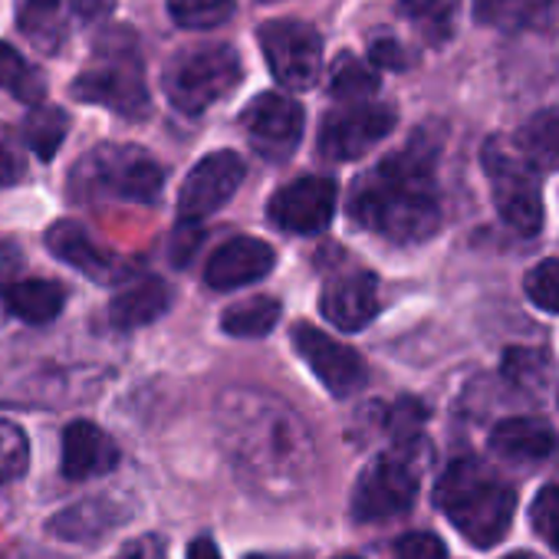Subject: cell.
Segmentation results:
<instances>
[{
    "instance_id": "obj_1",
    "label": "cell",
    "mask_w": 559,
    "mask_h": 559,
    "mask_svg": "<svg viewBox=\"0 0 559 559\" xmlns=\"http://www.w3.org/2000/svg\"><path fill=\"white\" fill-rule=\"evenodd\" d=\"M221 431L237 471L263 493H294L310 471L313 448L304 421L270 395L234 392L221 402Z\"/></svg>"
},
{
    "instance_id": "obj_2",
    "label": "cell",
    "mask_w": 559,
    "mask_h": 559,
    "mask_svg": "<svg viewBox=\"0 0 559 559\" xmlns=\"http://www.w3.org/2000/svg\"><path fill=\"white\" fill-rule=\"evenodd\" d=\"M435 155L438 145L418 132L402 152L389 155L382 165L362 175L349 198L353 221L395 243L428 240L441 224Z\"/></svg>"
},
{
    "instance_id": "obj_3",
    "label": "cell",
    "mask_w": 559,
    "mask_h": 559,
    "mask_svg": "<svg viewBox=\"0 0 559 559\" xmlns=\"http://www.w3.org/2000/svg\"><path fill=\"white\" fill-rule=\"evenodd\" d=\"M435 503L467 543L490 549L507 536L513 523L516 490L487 464L464 457L441 474L435 487Z\"/></svg>"
},
{
    "instance_id": "obj_4",
    "label": "cell",
    "mask_w": 559,
    "mask_h": 559,
    "mask_svg": "<svg viewBox=\"0 0 559 559\" xmlns=\"http://www.w3.org/2000/svg\"><path fill=\"white\" fill-rule=\"evenodd\" d=\"M165 185L162 165L135 145H99L73 171L76 198L155 204Z\"/></svg>"
},
{
    "instance_id": "obj_5",
    "label": "cell",
    "mask_w": 559,
    "mask_h": 559,
    "mask_svg": "<svg viewBox=\"0 0 559 559\" xmlns=\"http://www.w3.org/2000/svg\"><path fill=\"white\" fill-rule=\"evenodd\" d=\"M70 93L80 103L106 106L126 119H145L152 109V99H148L145 70H142L135 40L129 37L126 44H116L106 37L96 47V60L90 63V70H83L73 80Z\"/></svg>"
},
{
    "instance_id": "obj_6",
    "label": "cell",
    "mask_w": 559,
    "mask_h": 559,
    "mask_svg": "<svg viewBox=\"0 0 559 559\" xmlns=\"http://www.w3.org/2000/svg\"><path fill=\"white\" fill-rule=\"evenodd\" d=\"M243 80L240 57L227 44H211L188 50L165 70V93L171 106L185 116H201L214 103L227 99Z\"/></svg>"
},
{
    "instance_id": "obj_7",
    "label": "cell",
    "mask_w": 559,
    "mask_h": 559,
    "mask_svg": "<svg viewBox=\"0 0 559 559\" xmlns=\"http://www.w3.org/2000/svg\"><path fill=\"white\" fill-rule=\"evenodd\" d=\"M484 171L493 188V204L510 230L533 237L543 227V198L536 188L533 168L520 158L516 148H507L503 139L484 145Z\"/></svg>"
},
{
    "instance_id": "obj_8",
    "label": "cell",
    "mask_w": 559,
    "mask_h": 559,
    "mask_svg": "<svg viewBox=\"0 0 559 559\" xmlns=\"http://www.w3.org/2000/svg\"><path fill=\"white\" fill-rule=\"evenodd\" d=\"M418 497V467L412 464L408 451L379 454L356 480L353 490V516L359 523L392 520L412 510Z\"/></svg>"
},
{
    "instance_id": "obj_9",
    "label": "cell",
    "mask_w": 559,
    "mask_h": 559,
    "mask_svg": "<svg viewBox=\"0 0 559 559\" xmlns=\"http://www.w3.org/2000/svg\"><path fill=\"white\" fill-rule=\"evenodd\" d=\"M273 80L287 90H310L323 73V40L304 21H270L257 31Z\"/></svg>"
},
{
    "instance_id": "obj_10",
    "label": "cell",
    "mask_w": 559,
    "mask_h": 559,
    "mask_svg": "<svg viewBox=\"0 0 559 559\" xmlns=\"http://www.w3.org/2000/svg\"><path fill=\"white\" fill-rule=\"evenodd\" d=\"M395 122L399 116L385 103H349L333 109L320 129V155L330 162H353L379 145L395 129Z\"/></svg>"
},
{
    "instance_id": "obj_11",
    "label": "cell",
    "mask_w": 559,
    "mask_h": 559,
    "mask_svg": "<svg viewBox=\"0 0 559 559\" xmlns=\"http://www.w3.org/2000/svg\"><path fill=\"white\" fill-rule=\"evenodd\" d=\"M304 122H307L304 106L294 96H280V93H260L240 112V126L250 145L270 162H284L297 152L304 139Z\"/></svg>"
},
{
    "instance_id": "obj_12",
    "label": "cell",
    "mask_w": 559,
    "mask_h": 559,
    "mask_svg": "<svg viewBox=\"0 0 559 559\" xmlns=\"http://www.w3.org/2000/svg\"><path fill=\"white\" fill-rule=\"evenodd\" d=\"M336 181L323 175H307L280 188L270 198V221L287 234H320L336 214Z\"/></svg>"
},
{
    "instance_id": "obj_13",
    "label": "cell",
    "mask_w": 559,
    "mask_h": 559,
    "mask_svg": "<svg viewBox=\"0 0 559 559\" xmlns=\"http://www.w3.org/2000/svg\"><path fill=\"white\" fill-rule=\"evenodd\" d=\"M294 349L336 399H349L369 382V369L362 356L310 323H300L294 330Z\"/></svg>"
},
{
    "instance_id": "obj_14",
    "label": "cell",
    "mask_w": 559,
    "mask_h": 559,
    "mask_svg": "<svg viewBox=\"0 0 559 559\" xmlns=\"http://www.w3.org/2000/svg\"><path fill=\"white\" fill-rule=\"evenodd\" d=\"M243 181V162L237 152L230 148H221V152H211L204 155L185 178L181 185V194H178V214L185 221H201L214 211H221L234 191L240 188Z\"/></svg>"
},
{
    "instance_id": "obj_15",
    "label": "cell",
    "mask_w": 559,
    "mask_h": 559,
    "mask_svg": "<svg viewBox=\"0 0 559 559\" xmlns=\"http://www.w3.org/2000/svg\"><path fill=\"white\" fill-rule=\"evenodd\" d=\"M273 263H276V253L266 240L234 237L214 250V257L207 260L204 280L214 290H237V287H247V284L263 280L273 270Z\"/></svg>"
},
{
    "instance_id": "obj_16",
    "label": "cell",
    "mask_w": 559,
    "mask_h": 559,
    "mask_svg": "<svg viewBox=\"0 0 559 559\" xmlns=\"http://www.w3.org/2000/svg\"><path fill=\"white\" fill-rule=\"evenodd\" d=\"M47 247L53 257L70 263L73 270L86 273L96 284H116L129 273V266L116 257L96 247V240L76 224V221H60L47 230Z\"/></svg>"
},
{
    "instance_id": "obj_17",
    "label": "cell",
    "mask_w": 559,
    "mask_h": 559,
    "mask_svg": "<svg viewBox=\"0 0 559 559\" xmlns=\"http://www.w3.org/2000/svg\"><path fill=\"white\" fill-rule=\"evenodd\" d=\"M323 317L343 330V333H359L366 330L376 313H379V284L369 273H349L340 276L323 290Z\"/></svg>"
},
{
    "instance_id": "obj_18",
    "label": "cell",
    "mask_w": 559,
    "mask_h": 559,
    "mask_svg": "<svg viewBox=\"0 0 559 559\" xmlns=\"http://www.w3.org/2000/svg\"><path fill=\"white\" fill-rule=\"evenodd\" d=\"M119 464L116 441L99 431L93 421H73L63 431V477L86 480L96 474H109Z\"/></svg>"
},
{
    "instance_id": "obj_19",
    "label": "cell",
    "mask_w": 559,
    "mask_h": 559,
    "mask_svg": "<svg viewBox=\"0 0 559 559\" xmlns=\"http://www.w3.org/2000/svg\"><path fill=\"white\" fill-rule=\"evenodd\" d=\"M559 448L556 431L543 418H503L490 431V451L507 461H546Z\"/></svg>"
},
{
    "instance_id": "obj_20",
    "label": "cell",
    "mask_w": 559,
    "mask_h": 559,
    "mask_svg": "<svg viewBox=\"0 0 559 559\" xmlns=\"http://www.w3.org/2000/svg\"><path fill=\"white\" fill-rule=\"evenodd\" d=\"M559 17V0H474V21L503 34L546 31Z\"/></svg>"
},
{
    "instance_id": "obj_21",
    "label": "cell",
    "mask_w": 559,
    "mask_h": 559,
    "mask_svg": "<svg viewBox=\"0 0 559 559\" xmlns=\"http://www.w3.org/2000/svg\"><path fill=\"white\" fill-rule=\"evenodd\" d=\"M168 307H171V290H168V284H165V280L148 276V280H139V284L129 287L126 294H119V297L109 304L106 317H109V323H112L116 330H139V326L155 323Z\"/></svg>"
},
{
    "instance_id": "obj_22",
    "label": "cell",
    "mask_w": 559,
    "mask_h": 559,
    "mask_svg": "<svg viewBox=\"0 0 559 559\" xmlns=\"http://www.w3.org/2000/svg\"><path fill=\"white\" fill-rule=\"evenodd\" d=\"M122 520H126V510L112 497H93V500L73 503L60 516H53L50 533L60 539H73V543H93L109 526H116Z\"/></svg>"
},
{
    "instance_id": "obj_23",
    "label": "cell",
    "mask_w": 559,
    "mask_h": 559,
    "mask_svg": "<svg viewBox=\"0 0 559 559\" xmlns=\"http://www.w3.org/2000/svg\"><path fill=\"white\" fill-rule=\"evenodd\" d=\"M0 300H4L8 313H14L24 323H50L63 310L67 290L53 284V280H17V284L4 287Z\"/></svg>"
},
{
    "instance_id": "obj_24",
    "label": "cell",
    "mask_w": 559,
    "mask_h": 559,
    "mask_svg": "<svg viewBox=\"0 0 559 559\" xmlns=\"http://www.w3.org/2000/svg\"><path fill=\"white\" fill-rule=\"evenodd\" d=\"M516 152L533 171H559V106L536 112L520 129Z\"/></svg>"
},
{
    "instance_id": "obj_25",
    "label": "cell",
    "mask_w": 559,
    "mask_h": 559,
    "mask_svg": "<svg viewBox=\"0 0 559 559\" xmlns=\"http://www.w3.org/2000/svg\"><path fill=\"white\" fill-rule=\"evenodd\" d=\"M17 27L27 40H34L44 53H57L67 40L63 0H21Z\"/></svg>"
},
{
    "instance_id": "obj_26",
    "label": "cell",
    "mask_w": 559,
    "mask_h": 559,
    "mask_svg": "<svg viewBox=\"0 0 559 559\" xmlns=\"http://www.w3.org/2000/svg\"><path fill=\"white\" fill-rule=\"evenodd\" d=\"M280 320V300L273 297H253L243 304H234L230 310H224L221 317V330L227 336H243V340H257L266 336Z\"/></svg>"
},
{
    "instance_id": "obj_27",
    "label": "cell",
    "mask_w": 559,
    "mask_h": 559,
    "mask_svg": "<svg viewBox=\"0 0 559 559\" xmlns=\"http://www.w3.org/2000/svg\"><path fill=\"white\" fill-rule=\"evenodd\" d=\"M379 90L376 67L362 63L356 53H340L330 70V93L340 103H366Z\"/></svg>"
},
{
    "instance_id": "obj_28",
    "label": "cell",
    "mask_w": 559,
    "mask_h": 559,
    "mask_svg": "<svg viewBox=\"0 0 559 559\" xmlns=\"http://www.w3.org/2000/svg\"><path fill=\"white\" fill-rule=\"evenodd\" d=\"M67 132H70V116L57 106H37L24 119V139L44 162H50L60 152V145L67 142Z\"/></svg>"
},
{
    "instance_id": "obj_29",
    "label": "cell",
    "mask_w": 559,
    "mask_h": 559,
    "mask_svg": "<svg viewBox=\"0 0 559 559\" xmlns=\"http://www.w3.org/2000/svg\"><path fill=\"white\" fill-rule=\"evenodd\" d=\"M0 90H11L21 103L37 106L47 93V80L27 67V60L11 44H0Z\"/></svg>"
},
{
    "instance_id": "obj_30",
    "label": "cell",
    "mask_w": 559,
    "mask_h": 559,
    "mask_svg": "<svg viewBox=\"0 0 559 559\" xmlns=\"http://www.w3.org/2000/svg\"><path fill=\"white\" fill-rule=\"evenodd\" d=\"M168 14L181 31H214L234 17V0H168Z\"/></svg>"
},
{
    "instance_id": "obj_31",
    "label": "cell",
    "mask_w": 559,
    "mask_h": 559,
    "mask_svg": "<svg viewBox=\"0 0 559 559\" xmlns=\"http://www.w3.org/2000/svg\"><path fill=\"white\" fill-rule=\"evenodd\" d=\"M457 4L461 0H399V11L415 27H421L431 40H444L451 34Z\"/></svg>"
},
{
    "instance_id": "obj_32",
    "label": "cell",
    "mask_w": 559,
    "mask_h": 559,
    "mask_svg": "<svg viewBox=\"0 0 559 559\" xmlns=\"http://www.w3.org/2000/svg\"><path fill=\"white\" fill-rule=\"evenodd\" d=\"M526 297L533 307L546 310V313H559V257L539 260L536 266H530L526 280Z\"/></svg>"
},
{
    "instance_id": "obj_33",
    "label": "cell",
    "mask_w": 559,
    "mask_h": 559,
    "mask_svg": "<svg viewBox=\"0 0 559 559\" xmlns=\"http://www.w3.org/2000/svg\"><path fill=\"white\" fill-rule=\"evenodd\" d=\"M31 464V444L21 425L0 421V484L17 480Z\"/></svg>"
},
{
    "instance_id": "obj_34",
    "label": "cell",
    "mask_w": 559,
    "mask_h": 559,
    "mask_svg": "<svg viewBox=\"0 0 559 559\" xmlns=\"http://www.w3.org/2000/svg\"><path fill=\"white\" fill-rule=\"evenodd\" d=\"M530 523L536 536H543L559 552V484H549L536 493L530 507Z\"/></svg>"
},
{
    "instance_id": "obj_35",
    "label": "cell",
    "mask_w": 559,
    "mask_h": 559,
    "mask_svg": "<svg viewBox=\"0 0 559 559\" xmlns=\"http://www.w3.org/2000/svg\"><path fill=\"white\" fill-rule=\"evenodd\" d=\"M395 559H448V549L435 533H405L395 543Z\"/></svg>"
},
{
    "instance_id": "obj_36",
    "label": "cell",
    "mask_w": 559,
    "mask_h": 559,
    "mask_svg": "<svg viewBox=\"0 0 559 559\" xmlns=\"http://www.w3.org/2000/svg\"><path fill=\"white\" fill-rule=\"evenodd\" d=\"M369 57H372V67H379V70H395V73L408 70V63H412V57H408V53L402 50V44L392 40V37L372 40V44H369Z\"/></svg>"
},
{
    "instance_id": "obj_37",
    "label": "cell",
    "mask_w": 559,
    "mask_h": 559,
    "mask_svg": "<svg viewBox=\"0 0 559 559\" xmlns=\"http://www.w3.org/2000/svg\"><path fill=\"white\" fill-rule=\"evenodd\" d=\"M112 559H165V543L158 536L145 533V536L129 539Z\"/></svg>"
},
{
    "instance_id": "obj_38",
    "label": "cell",
    "mask_w": 559,
    "mask_h": 559,
    "mask_svg": "<svg viewBox=\"0 0 559 559\" xmlns=\"http://www.w3.org/2000/svg\"><path fill=\"white\" fill-rule=\"evenodd\" d=\"M24 178V165L14 152L8 148H0V188H8V185H17Z\"/></svg>"
},
{
    "instance_id": "obj_39",
    "label": "cell",
    "mask_w": 559,
    "mask_h": 559,
    "mask_svg": "<svg viewBox=\"0 0 559 559\" xmlns=\"http://www.w3.org/2000/svg\"><path fill=\"white\" fill-rule=\"evenodd\" d=\"M73 11L83 21H96L99 14L112 11V0H73Z\"/></svg>"
},
{
    "instance_id": "obj_40",
    "label": "cell",
    "mask_w": 559,
    "mask_h": 559,
    "mask_svg": "<svg viewBox=\"0 0 559 559\" xmlns=\"http://www.w3.org/2000/svg\"><path fill=\"white\" fill-rule=\"evenodd\" d=\"M188 559H221V552H217L214 539H207V536H198V539L188 546Z\"/></svg>"
},
{
    "instance_id": "obj_41",
    "label": "cell",
    "mask_w": 559,
    "mask_h": 559,
    "mask_svg": "<svg viewBox=\"0 0 559 559\" xmlns=\"http://www.w3.org/2000/svg\"><path fill=\"white\" fill-rule=\"evenodd\" d=\"M503 559H543V556H536V552H530V549H520V552H510V556H503Z\"/></svg>"
},
{
    "instance_id": "obj_42",
    "label": "cell",
    "mask_w": 559,
    "mask_h": 559,
    "mask_svg": "<svg viewBox=\"0 0 559 559\" xmlns=\"http://www.w3.org/2000/svg\"><path fill=\"white\" fill-rule=\"evenodd\" d=\"M247 559H290V556H266V552H250Z\"/></svg>"
},
{
    "instance_id": "obj_43",
    "label": "cell",
    "mask_w": 559,
    "mask_h": 559,
    "mask_svg": "<svg viewBox=\"0 0 559 559\" xmlns=\"http://www.w3.org/2000/svg\"><path fill=\"white\" fill-rule=\"evenodd\" d=\"M340 559H362V556H340Z\"/></svg>"
}]
</instances>
